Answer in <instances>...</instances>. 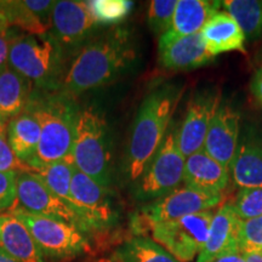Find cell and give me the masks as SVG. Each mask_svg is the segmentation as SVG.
Returning a JSON list of instances; mask_svg holds the SVG:
<instances>
[{
	"mask_svg": "<svg viewBox=\"0 0 262 262\" xmlns=\"http://www.w3.org/2000/svg\"><path fill=\"white\" fill-rule=\"evenodd\" d=\"M137 60L133 33L123 26L95 35L71 58L62 93L77 98L126 74Z\"/></svg>",
	"mask_w": 262,
	"mask_h": 262,
	"instance_id": "obj_1",
	"label": "cell"
},
{
	"mask_svg": "<svg viewBox=\"0 0 262 262\" xmlns=\"http://www.w3.org/2000/svg\"><path fill=\"white\" fill-rule=\"evenodd\" d=\"M182 93L181 85L164 83L143 98L131 127L123 163V172L129 182L134 183L142 175L163 143Z\"/></svg>",
	"mask_w": 262,
	"mask_h": 262,
	"instance_id": "obj_2",
	"label": "cell"
},
{
	"mask_svg": "<svg viewBox=\"0 0 262 262\" xmlns=\"http://www.w3.org/2000/svg\"><path fill=\"white\" fill-rule=\"evenodd\" d=\"M40 124V141L28 165L32 169L71 158L80 107L62 91L33 89L27 107Z\"/></svg>",
	"mask_w": 262,
	"mask_h": 262,
	"instance_id": "obj_3",
	"label": "cell"
},
{
	"mask_svg": "<svg viewBox=\"0 0 262 262\" xmlns=\"http://www.w3.org/2000/svg\"><path fill=\"white\" fill-rule=\"evenodd\" d=\"M68 56L50 32L17 33L10 48L9 67L31 81L33 89L60 91L70 64Z\"/></svg>",
	"mask_w": 262,
	"mask_h": 262,
	"instance_id": "obj_4",
	"label": "cell"
},
{
	"mask_svg": "<svg viewBox=\"0 0 262 262\" xmlns=\"http://www.w3.org/2000/svg\"><path fill=\"white\" fill-rule=\"evenodd\" d=\"M71 156L75 169L102 187H111L112 137L106 117L94 104L79 110Z\"/></svg>",
	"mask_w": 262,
	"mask_h": 262,
	"instance_id": "obj_5",
	"label": "cell"
},
{
	"mask_svg": "<svg viewBox=\"0 0 262 262\" xmlns=\"http://www.w3.org/2000/svg\"><path fill=\"white\" fill-rule=\"evenodd\" d=\"M70 208L79 217L81 231L91 237H107L120 220L113 192L75 169L72 178Z\"/></svg>",
	"mask_w": 262,
	"mask_h": 262,
	"instance_id": "obj_6",
	"label": "cell"
},
{
	"mask_svg": "<svg viewBox=\"0 0 262 262\" xmlns=\"http://www.w3.org/2000/svg\"><path fill=\"white\" fill-rule=\"evenodd\" d=\"M178 127V124L171 123L145 171L133 183L131 192L136 202L148 204L175 191L183 183L186 158L179 147Z\"/></svg>",
	"mask_w": 262,
	"mask_h": 262,
	"instance_id": "obj_7",
	"label": "cell"
},
{
	"mask_svg": "<svg viewBox=\"0 0 262 262\" xmlns=\"http://www.w3.org/2000/svg\"><path fill=\"white\" fill-rule=\"evenodd\" d=\"M9 212L26 225L44 258L52 262L70 261L94 250L91 239L73 225L32 214L21 208H12Z\"/></svg>",
	"mask_w": 262,
	"mask_h": 262,
	"instance_id": "obj_8",
	"label": "cell"
},
{
	"mask_svg": "<svg viewBox=\"0 0 262 262\" xmlns=\"http://www.w3.org/2000/svg\"><path fill=\"white\" fill-rule=\"evenodd\" d=\"M225 194L196 191L187 186H180L169 194L145 204L140 212L131 220V228L136 234H142L150 225L175 221L185 216L220 206L224 203Z\"/></svg>",
	"mask_w": 262,
	"mask_h": 262,
	"instance_id": "obj_9",
	"label": "cell"
},
{
	"mask_svg": "<svg viewBox=\"0 0 262 262\" xmlns=\"http://www.w3.org/2000/svg\"><path fill=\"white\" fill-rule=\"evenodd\" d=\"M214 214L215 210H206L175 221L150 225L143 233L148 232L178 261L191 262L199 256L208 241Z\"/></svg>",
	"mask_w": 262,
	"mask_h": 262,
	"instance_id": "obj_10",
	"label": "cell"
},
{
	"mask_svg": "<svg viewBox=\"0 0 262 262\" xmlns=\"http://www.w3.org/2000/svg\"><path fill=\"white\" fill-rule=\"evenodd\" d=\"M100 26L91 15L89 3L75 0L56 2L51 15L50 33L70 56L96 35Z\"/></svg>",
	"mask_w": 262,
	"mask_h": 262,
	"instance_id": "obj_11",
	"label": "cell"
},
{
	"mask_svg": "<svg viewBox=\"0 0 262 262\" xmlns=\"http://www.w3.org/2000/svg\"><path fill=\"white\" fill-rule=\"evenodd\" d=\"M220 104L221 94L215 89L198 91L191 97L178 127L179 147L185 158L204 148L209 126Z\"/></svg>",
	"mask_w": 262,
	"mask_h": 262,
	"instance_id": "obj_12",
	"label": "cell"
},
{
	"mask_svg": "<svg viewBox=\"0 0 262 262\" xmlns=\"http://www.w3.org/2000/svg\"><path fill=\"white\" fill-rule=\"evenodd\" d=\"M16 186L17 201L14 208H21L32 214L67 222L81 231V224L78 215L56 194H54L34 172L26 171L17 173Z\"/></svg>",
	"mask_w": 262,
	"mask_h": 262,
	"instance_id": "obj_13",
	"label": "cell"
},
{
	"mask_svg": "<svg viewBox=\"0 0 262 262\" xmlns=\"http://www.w3.org/2000/svg\"><path fill=\"white\" fill-rule=\"evenodd\" d=\"M241 137V116L233 107L221 102L212 118L203 150L229 169Z\"/></svg>",
	"mask_w": 262,
	"mask_h": 262,
	"instance_id": "obj_14",
	"label": "cell"
},
{
	"mask_svg": "<svg viewBox=\"0 0 262 262\" xmlns=\"http://www.w3.org/2000/svg\"><path fill=\"white\" fill-rule=\"evenodd\" d=\"M55 4L52 0L0 2V26L18 28L28 34H44L51 29Z\"/></svg>",
	"mask_w": 262,
	"mask_h": 262,
	"instance_id": "obj_15",
	"label": "cell"
},
{
	"mask_svg": "<svg viewBox=\"0 0 262 262\" xmlns=\"http://www.w3.org/2000/svg\"><path fill=\"white\" fill-rule=\"evenodd\" d=\"M228 170L239 189L262 187V136L256 131L242 134Z\"/></svg>",
	"mask_w": 262,
	"mask_h": 262,
	"instance_id": "obj_16",
	"label": "cell"
},
{
	"mask_svg": "<svg viewBox=\"0 0 262 262\" xmlns=\"http://www.w3.org/2000/svg\"><path fill=\"white\" fill-rule=\"evenodd\" d=\"M158 58L160 66L169 71L195 70L214 60L201 33L169 41L159 40Z\"/></svg>",
	"mask_w": 262,
	"mask_h": 262,
	"instance_id": "obj_17",
	"label": "cell"
},
{
	"mask_svg": "<svg viewBox=\"0 0 262 262\" xmlns=\"http://www.w3.org/2000/svg\"><path fill=\"white\" fill-rule=\"evenodd\" d=\"M242 220L235 215L231 203L219 206L211 220L208 241L196 257V262H208L228 251L239 250L238 234Z\"/></svg>",
	"mask_w": 262,
	"mask_h": 262,
	"instance_id": "obj_18",
	"label": "cell"
},
{
	"mask_svg": "<svg viewBox=\"0 0 262 262\" xmlns=\"http://www.w3.org/2000/svg\"><path fill=\"white\" fill-rule=\"evenodd\" d=\"M229 180V170L203 149L186 158L183 183L189 188L224 194Z\"/></svg>",
	"mask_w": 262,
	"mask_h": 262,
	"instance_id": "obj_19",
	"label": "cell"
},
{
	"mask_svg": "<svg viewBox=\"0 0 262 262\" xmlns=\"http://www.w3.org/2000/svg\"><path fill=\"white\" fill-rule=\"evenodd\" d=\"M0 250L17 262H45L26 225L9 211L0 214Z\"/></svg>",
	"mask_w": 262,
	"mask_h": 262,
	"instance_id": "obj_20",
	"label": "cell"
},
{
	"mask_svg": "<svg viewBox=\"0 0 262 262\" xmlns=\"http://www.w3.org/2000/svg\"><path fill=\"white\" fill-rule=\"evenodd\" d=\"M221 2L210 0H178L169 31L159 40L169 41L201 33L208 19L220 11Z\"/></svg>",
	"mask_w": 262,
	"mask_h": 262,
	"instance_id": "obj_21",
	"label": "cell"
},
{
	"mask_svg": "<svg viewBox=\"0 0 262 262\" xmlns=\"http://www.w3.org/2000/svg\"><path fill=\"white\" fill-rule=\"evenodd\" d=\"M201 35L212 57L232 51L245 52V38L237 22L226 11L212 15L202 28Z\"/></svg>",
	"mask_w": 262,
	"mask_h": 262,
	"instance_id": "obj_22",
	"label": "cell"
},
{
	"mask_svg": "<svg viewBox=\"0 0 262 262\" xmlns=\"http://www.w3.org/2000/svg\"><path fill=\"white\" fill-rule=\"evenodd\" d=\"M32 91L31 81L12 68L0 72V122L6 125L24 112Z\"/></svg>",
	"mask_w": 262,
	"mask_h": 262,
	"instance_id": "obj_23",
	"label": "cell"
},
{
	"mask_svg": "<svg viewBox=\"0 0 262 262\" xmlns=\"http://www.w3.org/2000/svg\"><path fill=\"white\" fill-rule=\"evenodd\" d=\"M8 141L15 156L28 164L37 152L40 141V124L28 108L8 124Z\"/></svg>",
	"mask_w": 262,
	"mask_h": 262,
	"instance_id": "obj_24",
	"label": "cell"
},
{
	"mask_svg": "<svg viewBox=\"0 0 262 262\" xmlns=\"http://www.w3.org/2000/svg\"><path fill=\"white\" fill-rule=\"evenodd\" d=\"M113 255L120 262H180L162 245L143 235L125 239Z\"/></svg>",
	"mask_w": 262,
	"mask_h": 262,
	"instance_id": "obj_25",
	"label": "cell"
},
{
	"mask_svg": "<svg viewBox=\"0 0 262 262\" xmlns=\"http://www.w3.org/2000/svg\"><path fill=\"white\" fill-rule=\"evenodd\" d=\"M221 8L237 22L245 38L256 40L262 35V2L260 0H224Z\"/></svg>",
	"mask_w": 262,
	"mask_h": 262,
	"instance_id": "obj_26",
	"label": "cell"
},
{
	"mask_svg": "<svg viewBox=\"0 0 262 262\" xmlns=\"http://www.w3.org/2000/svg\"><path fill=\"white\" fill-rule=\"evenodd\" d=\"M75 170L73 159L68 158L61 162L32 169V171L45 183L50 191L68 205L71 199V185ZM70 206V205H68Z\"/></svg>",
	"mask_w": 262,
	"mask_h": 262,
	"instance_id": "obj_27",
	"label": "cell"
},
{
	"mask_svg": "<svg viewBox=\"0 0 262 262\" xmlns=\"http://www.w3.org/2000/svg\"><path fill=\"white\" fill-rule=\"evenodd\" d=\"M89 8L96 24L117 27L129 16L134 3L130 0H91Z\"/></svg>",
	"mask_w": 262,
	"mask_h": 262,
	"instance_id": "obj_28",
	"label": "cell"
},
{
	"mask_svg": "<svg viewBox=\"0 0 262 262\" xmlns=\"http://www.w3.org/2000/svg\"><path fill=\"white\" fill-rule=\"evenodd\" d=\"M229 203L242 221L260 217L262 216V187L239 189L233 201Z\"/></svg>",
	"mask_w": 262,
	"mask_h": 262,
	"instance_id": "obj_29",
	"label": "cell"
},
{
	"mask_svg": "<svg viewBox=\"0 0 262 262\" xmlns=\"http://www.w3.org/2000/svg\"><path fill=\"white\" fill-rule=\"evenodd\" d=\"M178 0H152L148 8V26L153 34L162 37L169 31Z\"/></svg>",
	"mask_w": 262,
	"mask_h": 262,
	"instance_id": "obj_30",
	"label": "cell"
},
{
	"mask_svg": "<svg viewBox=\"0 0 262 262\" xmlns=\"http://www.w3.org/2000/svg\"><path fill=\"white\" fill-rule=\"evenodd\" d=\"M238 243L243 254L262 251V216L241 222Z\"/></svg>",
	"mask_w": 262,
	"mask_h": 262,
	"instance_id": "obj_31",
	"label": "cell"
},
{
	"mask_svg": "<svg viewBox=\"0 0 262 262\" xmlns=\"http://www.w3.org/2000/svg\"><path fill=\"white\" fill-rule=\"evenodd\" d=\"M26 171H32L31 166L15 156L9 145L8 136L0 135V172L19 173Z\"/></svg>",
	"mask_w": 262,
	"mask_h": 262,
	"instance_id": "obj_32",
	"label": "cell"
},
{
	"mask_svg": "<svg viewBox=\"0 0 262 262\" xmlns=\"http://www.w3.org/2000/svg\"><path fill=\"white\" fill-rule=\"evenodd\" d=\"M15 172H0V214L14 208L17 201Z\"/></svg>",
	"mask_w": 262,
	"mask_h": 262,
	"instance_id": "obj_33",
	"label": "cell"
},
{
	"mask_svg": "<svg viewBox=\"0 0 262 262\" xmlns=\"http://www.w3.org/2000/svg\"><path fill=\"white\" fill-rule=\"evenodd\" d=\"M18 31L16 28L0 26V72L9 67V54L11 42Z\"/></svg>",
	"mask_w": 262,
	"mask_h": 262,
	"instance_id": "obj_34",
	"label": "cell"
},
{
	"mask_svg": "<svg viewBox=\"0 0 262 262\" xmlns=\"http://www.w3.org/2000/svg\"><path fill=\"white\" fill-rule=\"evenodd\" d=\"M250 91L257 103L262 107V66L255 71L253 78H251Z\"/></svg>",
	"mask_w": 262,
	"mask_h": 262,
	"instance_id": "obj_35",
	"label": "cell"
},
{
	"mask_svg": "<svg viewBox=\"0 0 262 262\" xmlns=\"http://www.w3.org/2000/svg\"><path fill=\"white\" fill-rule=\"evenodd\" d=\"M208 262H247L245 261V255L241 250L228 251L222 255H219Z\"/></svg>",
	"mask_w": 262,
	"mask_h": 262,
	"instance_id": "obj_36",
	"label": "cell"
},
{
	"mask_svg": "<svg viewBox=\"0 0 262 262\" xmlns=\"http://www.w3.org/2000/svg\"><path fill=\"white\" fill-rule=\"evenodd\" d=\"M244 255L247 262H262V251H258V253H247Z\"/></svg>",
	"mask_w": 262,
	"mask_h": 262,
	"instance_id": "obj_37",
	"label": "cell"
},
{
	"mask_svg": "<svg viewBox=\"0 0 262 262\" xmlns=\"http://www.w3.org/2000/svg\"><path fill=\"white\" fill-rule=\"evenodd\" d=\"M91 262H120L118 258L112 254L108 257H97V258H91Z\"/></svg>",
	"mask_w": 262,
	"mask_h": 262,
	"instance_id": "obj_38",
	"label": "cell"
},
{
	"mask_svg": "<svg viewBox=\"0 0 262 262\" xmlns=\"http://www.w3.org/2000/svg\"><path fill=\"white\" fill-rule=\"evenodd\" d=\"M0 262H17V261H15L14 258H11L9 255H6L5 253H3V251L0 250Z\"/></svg>",
	"mask_w": 262,
	"mask_h": 262,
	"instance_id": "obj_39",
	"label": "cell"
},
{
	"mask_svg": "<svg viewBox=\"0 0 262 262\" xmlns=\"http://www.w3.org/2000/svg\"><path fill=\"white\" fill-rule=\"evenodd\" d=\"M6 129H8V126L4 125V124L0 122V135L8 136V131H6Z\"/></svg>",
	"mask_w": 262,
	"mask_h": 262,
	"instance_id": "obj_40",
	"label": "cell"
},
{
	"mask_svg": "<svg viewBox=\"0 0 262 262\" xmlns=\"http://www.w3.org/2000/svg\"><path fill=\"white\" fill-rule=\"evenodd\" d=\"M83 262H91V258L89 257V258H86V260H84Z\"/></svg>",
	"mask_w": 262,
	"mask_h": 262,
	"instance_id": "obj_41",
	"label": "cell"
}]
</instances>
